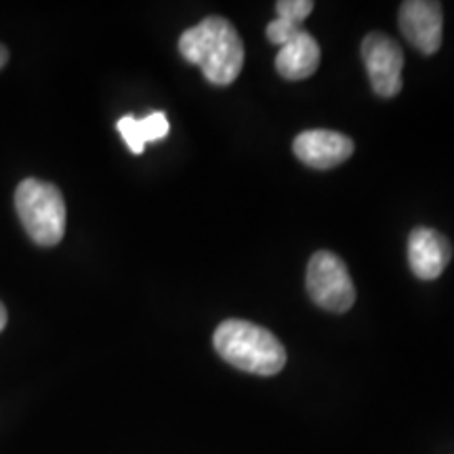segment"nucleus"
Returning a JSON list of instances; mask_svg holds the SVG:
<instances>
[{
	"label": "nucleus",
	"mask_w": 454,
	"mask_h": 454,
	"mask_svg": "<svg viewBox=\"0 0 454 454\" xmlns=\"http://www.w3.org/2000/svg\"><path fill=\"white\" fill-rule=\"evenodd\" d=\"M452 257L450 242L434 227H417L408 238V263L419 280H435Z\"/></svg>",
	"instance_id": "8"
},
{
	"label": "nucleus",
	"mask_w": 454,
	"mask_h": 454,
	"mask_svg": "<svg viewBox=\"0 0 454 454\" xmlns=\"http://www.w3.org/2000/svg\"><path fill=\"white\" fill-rule=\"evenodd\" d=\"M4 326H7V309H4V305L0 303V333H3Z\"/></svg>",
	"instance_id": "13"
},
{
	"label": "nucleus",
	"mask_w": 454,
	"mask_h": 454,
	"mask_svg": "<svg viewBox=\"0 0 454 454\" xmlns=\"http://www.w3.org/2000/svg\"><path fill=\"white\" fill-rule=\"evenodd\" d=\"M118 133L122 135V139L127 141L129 150L133 154H141L145 144L150 141H160L168 135L170 124L168 118L162 112H152L145 118H135V116H122L116 124Z\"/></svg>",
	"instance_id": "10"
},
{
	"label": "nucleus",
	"mask_w": 454,
	"mask_h": 454,
	"mask_svg": "<svg viewBox=\"0 0 454 454\" xmlns=\"http://www.w3.org/2000/svg\"><path fill=\"white\" fill-rule=\"evenodd\" d=\"M213 345L227 364L259 377H274L286 364V349L276 334L247 320L221 322Z\"/></svg>",
	"instance_id": "2"
},
{
	"label": "nucleus",
	"mask_w": 454,
	"mask_h": 454,
	"mask_svg": "<svg viewBox=\"0 0 454 454\" xmlns=\"http://www.w3.org/2000/svg\"><path fill=\"white\" fill-rule=\"evenodd\" d=\"M308 294L317 308L343 314L356 303V286L348 265L331 251H317L308 263L305 274Z\"/></svg>",
	"instance_id": "4"
},
{
	"label": "nucleus",
	"mask_w": 454,
	"mask_h": 454,
	"mask_svg": "<svg viewBox=\"0 0 454 454\" xmlns=\"http://www.w3.org/2000/svg\"><path fill=\"white\" fill-rule=\"evenodd\" d=\"M320 44L308 30H301L276 55V70L286 81H305L320 66Z\"/></svg>",
	"instance_id": "9"
},
{
	"label": "nucleus",
	"mask_w": 454,
	"mask_h": 454,
	"mask_svg": "<svg viewBox=\"0 0 454 454\" xmlns=\"http://www.w3.org/2000/svg\"><path fill=\"white\" fill-rule=\"evenodd\" d=\"M362 59L374 93L385 99L395 98L402 90V67H404V53L400 44L381 32H371L362 41Z\"/></svg>",
	"instance_id": "5"
},
{
	"label": "nucleus",
	"mask_w": 454,
	"mask_h": 454,
	"mask_svg": "<svg viewBox=\"0 0 454 454\" xmlns=\"http://www.w3.org/2000/svg\"><path fill=\"white\" fill-rule=\"evenodd\" d=\"M179 53L200 67L204 78L217 87L231 84L244 66V43L236 26L225 17L211 15L192 26L179 38Z\"/></svg>",
	"instance_id": "1"
},
{
	"label": "nucleus",
	"mask_w": 454,
	"mask_h": 454,
	"mask_svg": "<svg viewBox=\"0 0 454 454\" xmlns=\"http://www.w3.org/2000/svg\"><path fill=\"white\" fill-rule=\"evenodd\" d=\"M7 59H9V51L3 47V44H0V67H4V64H7Z\"/></svg>",
	"instance_id": "14"
},
{
	"label": "nucleus",
	"mask_w": 454,
	"mask_h": 454,
	"mask_svg": "<svg viewBox=\"0 0 454 454\" xmlns=\"http://www.w3.org/2000/svg\"><path fill=\"white\" fill-rule=\"evenodd\" d=\"M400 30L423 55L438 53L444 36V13L434 0H406L400 7Z\"/></svg>",
	"instance_id": "6"
},
{
	"label": "nucleus",
	"mask_w": 454,
	"mask_h": 454,
	"mask_svg": "<svg viewBox=\"0 0 454 454\" xmlns=\"http://www.w3.org/2000/svg\"><path fill=\"white\" fill-rule=\"evenodd\" d=\"M314 11V3L311 0H280L276 3L278 20L291 21V24L301 26Z\"/></svg>",
	"instance_id": "11"
},
{
	"label": "nucleus",
	"mask_w": 454,
	"mask_h": 454,
	"mask_svg": "<svg viewBox=\"0 0 454 454\" xmlns=\"http://www.w3.org/2000/svg\"><path fill=\"white\" fill-rule=\"evenodd\" d=\"M303 30V27L297 26V24H291V21H284V20H276L271 21L268 26V41L271 44H278V47H282V44H286L294 34Z\"/></svg>",
	"instance_id": "12"
},
{
	"label": "nucleus",
	"mask_w": 454,
	"mask_h": 454,
	"mask_svg": "<svg viewBox=\"0 0 454 454\" xmlns=\"http://www.w3.org/2000/svg\"><path fill=\"white\" fill-rule=\"evenodd\" d=\"M293 150L303 164L311 168H334L354 154V141L348 135L328 129L303 130L294 139Z\"/></svg>",
	"instance_id": "7"
},
{
	"label": "nucleus",
	"mask_w": 454,
	"mask_h": 454,
	"mask_svg": "<svg viewBox=\"0 0 454 454\" xmlns=\"http://www.w3.org/2000/svg\"><path fill=\"white\" fill-rule=\"evenodd\" d=\"M15 208L27 236L41 247H55L66 234V202L59 187L47 181L24 179L17 185Z\"/></svg>",
	"instance_id": "3"
}]
</instances>
